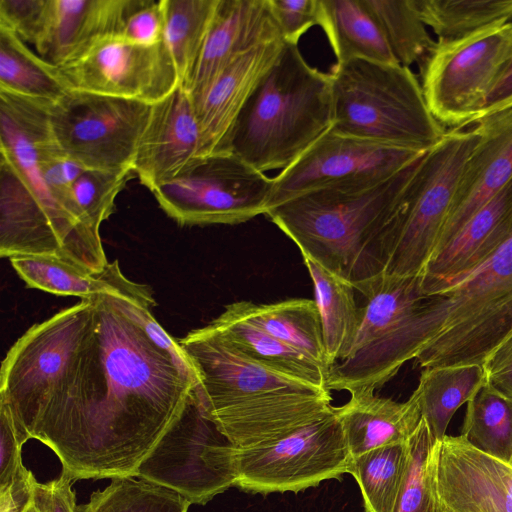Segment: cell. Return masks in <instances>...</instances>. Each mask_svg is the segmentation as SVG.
<instances>
[{"mask_svg": "<svg viewBox=\"0 0 512 512\" xmlns=\"http://www.w3.org/2000/svg\"><path fill=\"white\" fill-rule=\"evenodd\" d=\"M285 43L298 45L299 39L319 25L320 0H268Z\"/></svg>", "mask_w": 512, "mask_h": 512, "instance_id": "60d3db41", "label": "cell"}, {"mask_svg": "<svg viewBox=\"0 0 512 512\" xmlns=\"http://www.w3.org/2000/svg\"><path fill=\"white\" fill-rule=\"evenodd\" d=\"M143 0H48L39 56L62 66L101 38L118 35Z\"/></svg>", "mask_w": 512, "mask_h": 512, "instance_id": "603a6c76", "label": "cell"}, {"mask_svg": "<svg viewBox=\"0 0 512 512\" xmlns=\"http://www.w3.org/2000/svg\"><path fill=\"white\" fill-rule=\"evenodd\" d=\"M34 475L27 468L0 490V512H25L32 504Z\"/></svg>", "mask_w": 512, "mask_h": 512, "instance_id": "7dc6e473", "label": "cell"}, {"mask_svg": "<svg viewBox=\"0 0 512 512\" xmlns=\"http://www.w3.org/2000/svg\"><path fill=\"white\" fill-rule=\"evenodd\" d=\"M284 43H265L236 58L193 104L200 132V157L229 152L230 136L241 110L277 61Z\"/></svg>", "mask_w": 512, "mask_h": 512, "instance_id": "7402d4cb", "label": "cell"}, {"mask_svg": "<svg viewBox=\"0 0 512 512\" xmlns=\"http://www.w3.org/2000/svg\"><path fill=\"white\" fill-rule=\"evenodd\" d=\"M474 127L478 140L463 167L435 250L512 180V108L482 118Z\"/></svg>", "mask_w": 512, "mask_h": 512, "instance_id": "ffe728a7", "label": "cell"}, {"mask_svg": "<svg viewBox=\"0 0 512 512\" xmlns=\"http://www.w3.org/2000/svg\"><path fill=\"white\" fill-rule=\"evenodd\" d=\"M178 343L206 412L237 448L273 440L332 406L330 390L250 358L208 325Z\"/></svg>", "mask_w": 512, "mask_h": 512, "instance_id": "7a4b0ae2", "label": "cell"}, {"mask_svg": "<svg viewBox=\"0 0 512 512\" xmlns=\"http://www.w3.org/2000/svg\"><path fill=\"white\" fill-rule=\"evenodd\" d=\"M477 140L475 127L451 129L422 157L388 227L384 274L421 275L438 244L463 167Z\"/></svg>", "mask_w": 512, "mask_h": 512, "instance_id": "9c48e42d", "label": "cell"}, {"mask_svg": "<svg viewBox=\"0 0 512 512\" xmlns=\"http://www.w3.org/2000/svg\"><path fill=\"white\" fill-rule=\"evenodd\" d=\"M207 325L250 358L328 389L329 370L327 368L272 337L238 314L230 305H227L225 310Z\"/></svg>", "mask_w": 512, "mask_h": 512, "instance_id": "f1b7e54d", "label": "cell"}, {"mask_svg": "<svg viewBox=\"0 0 512 512\" xmlns=\"http://www.w3.org/2000/svg\"><path fill=\"white\" fill-rule=\"evenodd\" d=\"M58 67L71 90L150 105L180 84L164 40L155 45H140L118 35L107 36Z\"/></svg>", "mask_w": 512, "mask_h": 512, "instance_id": "9a60e30c", "label": "cell"}, {"mask_svg": "<svg viewBox=\"0 0 512 512\" xmlns=\"http://www.w3.org/2000/svg\"><path fill=\"white\" fill-rule=\"evenodd\" d=\"M72 482L73 479L64 472L46 483L34 478L32 503L37 512H77Z\"/></svg>", "mask_w": 512, "mask_h": 512, "instance_id": "f6af8a7d", "label": "cell"}, {"mask_svg": "<svg viewBox=\"0 0 512 512\" xmlns=\"http://www.w3.org/2000/svg\"><path fill=\"white\" fill-rule=\"evenodd\" d=\"M0 255L47 256L64 261L44 207L15 166L0 156Z\"/></svg>", "mask_w": 512, "mask_h": 512, "instance_id": "cb8c5ba5", "label": "cell"}, {"mask_svg": "<svg viewBox=\"0 0 512 512\" xmlns=\"http://www.w3.org/2000/svg\"><path fill=\"white\" fill-rule=\"evenodd\" d=\"M436 443L421 419L408 440V463L394 512H440L435 486Z\"/></svg>", "mask_w": 512, "mask_h": 512, "instance_id": "f35d334b", "label": "cell"}, {"mask_svg": "<svg viewBox=\"0 0 512 512\" xmlns=\"http://www.w3.org/2000/svg\"><path fill=\"white\" fill-rule=\"evenodd\" d=\"M329 74L334 131L420 153L446 133L410 68L353 59L336 62Z\"/></svg>", "mask_w": 512, "mask_h": 512, "instance_id": "52a82bcc", "label": "cell"}, {"mask_svg": "<svg viewBox=\"0 0 512 512\" xmlns=\"http://www.w3.org/2000/svg\"><path fill=\"white\" fill-rule=\"evenodd\" d=\"M200 157V132L190 96L179 84L151 105L133 161L151 192L186 171Z\"/></svg>", "mask_w": 512, "mask_h": 512, "instance_id": "ac0fdd59", "label": "cell"}, {"mask_svg": "<svg viewBox=\"0 0 512 512\" xmlns=\"http://www.w3.org/2000/svg\"><path fill=\"white\" fill-rule=\"evenodd\" d=\"M165 17L162 0H143L127 18L118 36L140 45H155L164 40Z\"/></svg>", "mask_w": 512, "mask_h": 512, "instance_id": "7bdbcfd3", "label": "cell"}, {"mask_svg": "<svg viewBox=\"0 0 512 512\" xmlns=\"http://www.w3.org/2000/svg\"><path fill=\"white\" fill-rule=\"evenodd\" d=\"M162 4L164 42L183 84L198 61L219 0H162Z\"/></svg>", "mask_w": 512, "mask_h": 512, "instance_id": "e575fe53", "label": "cell"}, {"mask_svg": "<svg viewBox=\"0 0 512 512\" xmlns=\"http://www.w3.org/2000/svg\"><path fill=\"white\" fill-rule=\"evenodd\" d=\"M329 73L310 66L298 45L284 43L233 127L229 152L265 173L285 169L332 127Z\"/></svg>", "mask_w": 512, "mask_h": 512, "instance_id": "277c9868", "label": "cell"}, {"mask_svg": "<svg viewBox=\"0 0 512 512\" xmlns=\"http://www.w3.org/2000/svg\"><path fill=\"white\" fill-rule=\"evenodd\" d=\"M435 486L440 512H512V465L461 435L437 440Z\"/></svg>", "mask_w": 512, "mask_h": 512, "instance_id": "e0dca14e", "label": "cell"}, {"mask_svg": "<svg viewBox=\"0 0 512 512\" xmlns=\"http://www.w3.org/2000/svg\"><path fill=\"white\" fill-rule=\"evenodd\" d=\"M237 447L205 410L197 386L182 411L139 465L140 478L205 505L235 486Z\"/></svg>", "mask_w": 512, "mask_h": 512, "instance_id": "30bf717a", "label": "cell"}, {"mask_svg": "<svg viewBox=\"0 0 512 512\" xmlns=\"http://www.w3.org/2000/svg\"><path fill=\"white\" fill-rule=\"evenodd\" d=\"M418 328L422 368L484 364L512 334V230L457 285L424 297Z\"/></svg>", "mask_w": 512, "mask_h": 512, "instance_id": "5b68a950", "label": "cell"}, {"mask_svg": "<svg viewBox=\"0 0 512 512\" xmlns=\"http://www.w3.org/2000/svg\"><path fill=\"white\" fill-rule=\"evenodd\" d=\"M378 22L397 62L419 65L432 51L435 41L415 11L411 0H364Z\"/></svg>", "mask_w": 512, "mask_h": 512, "instance_id": "8d00e7d4", "label": "cell"}, {"mask_svg": "<svg viewBox=\"0 0 512 512\" xmlns=\"http://www.w3.org/2000/svg\"><path fill=\"white\" fill-rule=\"evenodd\" d=\"M25 512H37V510L32 503Z\"/></svg>", "mask_w": 512, "mask_h": 512, "instance_id": "681fc988", "label": "cell"}, {"mask_svg": "<svg viewBox=\"0 0 512 512\" xmlns=\"http://www.w3.org/2000/svg\"><path fill=\"white\" fill-rule=\"evenodd\" d=\"M485 385L482 365H452L422 369L417 388L412 393L422 419L436 440L446 436L455 412L471 400Z\"/></svg>", "mask_w": 512, "mask_h": 512, "instance_id": "4dcf8cb0", "label": "cell"}, {"mask_svg": "<svg viewBox=\"0 0 512 512\" xmlns=\"http://www.w3.org/2000/svg\"><path fill=\"white\" fill-rule=\"evenodd\" d=\"M351 456L372 449L405 443L417 429L422 416L416 397L397 402L375 393L352 394L342 406L334 407Z\"/></svg>", "mask_w": 512, "mask_h": 512, "instance_id": "484cf974", "label": "cell"}, {"mask_svg": "<svg viewBox=\"0 0 512 512\" xmlns=\"http://www.w3.org/2000/svg\"><path fill=\"white\" fill-rule=\"evenodd\" d=\"M9 260L28 288L81 299L110 294L150 310L156 306L151 287L128 279L117 260L97 273L47 256H14Z\"/></svg>", "mask_w": 512, "mask_h": 512, "instance_id": "d4e9b609", "label": "cell"}, {"mask_svg": "<svg viewBox=\"0 0 512 512\" xmlns=\"http://www.w3.org/2000/svg\"><path fill=\"white\" fill-rule=\"evenodd\" d=\"M22 446L9 408L0 403V490L26 469L21 459Z\"/></svg>", "mask_w": 512, "mask_h": 512, "instance_id": "ee69618b", "label": "cell"}, {"mask_svg": "<svg viewBox=\"0 0 512 512\" xmlns=\"http://www.w3.org/2000/svg\"><path fill=\"white\" fill-rule=\"evenodd\" d=\"M272 185V178L226 152L199 157L152 194L181 226L235 225L267 212Z\"/></svg>", "mask_w": 512, "mask_h": 512, "instance_id": "4fadbf2b", "label": "cell"}, {"mask_svg": "<svg viewBox=\"0 0 512 512\" xmlns=\"http://www.w3.org/2000/svg\"><path fill=\"white\" fill-rule=\"evenodd\" d=\"M0 91L52 106L72 90L58 66L34 54L0 24Z\"/></svg>", "mask_w": 512, "mask_h": 512, "instance_id": "1f68e13d", "label": "cell"}, {"mask_svg": "<svg viewBox=\"0 0 512 512\" xmlns=\"http://www.w3.org/2000/svg\"><path fill=\"white\" fill-rule=\"evenodd\" d=\"M460 435L483 453L512 464V400L482 386L467 402Z\"/></svg>", "mask_w": 512, "mask_h": 512, "instance_id": "d590c367", "label": "cell"}, {"mask_svg": "<svg viewBox=\"0 0 512 512\" xmlns=\"http://www.w3.org/2000/svg\"><path fill=\"white\" fill-rule=\"evenodd\" d=\"M284 41L268 0H219L198 61L181 84L194 104L242 54Z\"/></svg>", "mask_w": 512, "mask_h": 512, "instance_id": "d6986e66", "label": "cell"}, {"mask_svg": "<svg viewBox=\"0 0 512 512\" xmlns=\"http://www.w3.org/2000/svg\"><path fill=\"white\" fill-rule=\"evenodd\" d=\"M319 26L337 63L361 59L399 64L364 0H320Z\"/></svg>", "mask_w": 512, "mask_h": 512, "instance_id": "4316f807", "label": "cell"}, {"mask_svg": "<svg viewBox=\"0 0 512 512\" xmlns=\"http://www.w3.org/2000/svg\"><path fill=\"white\" fill-rule=\"evenodd\" d=\"M129 302L96 296L95 324L33 433L73 481L136 477L198 384L188 359L155 343Z\"/></svg>", "mask_w": 512, "mask_h": 512, "instance_id": "6da1fadb", "label": "cell"}, {"mask_svg": "<svg viewBox=\"0 0 512 512\" xmlns=\"http://www.w3.org/2000/svg\"><path fill=\"white\" fill-rule=\"evenodd\" d=\"M423 156L388 178L308 191L265 215L301 254L346 279L358 291L385 273L388 226Z\"/></svg>", "mask_w": 512, "mask_h": 512, "instance_id": "3957f363", "label": "cell"}, {"mask_svg": "<svg viewBox=\"0 0 512 512\" xmlns=\"http://www.w3.org/2000/svg\"><path fill=\"white\" fill-rule=\"evenodd\" d=\"M512 230V180L430 256L420 275L424 295L442 293L480 266Z\"/></svg>", "mask_w": 512, "mask_h": 512, "instance_id": "44dd1931", "label": "cell"}, {"mask_svg": "<svg viewBox=\"0 0 512 512\" xmlns=\"http://www.w3.org/2000/svg\"><path fill=\"white\" fill-rule=\"evenodd\" d=\"M482 366L485 384L512 400V334L488 356Z\"/></svg>", "mask_w": 512, "mask_h": 512, "instance_id": "bcb514c9", "label": "cell"}, {"mask_svg": "<svg viewBox=\"0 0 512 512\" xmlns=\"http://www.w3.org/2000/svg\"><path fill=\"white\" fill-rule=\"evenodd\" d=\"M77 512H188V500L173 490L135 477L111 479Z\"/></svg>", "mask_w": 512, "mask_h": 512, "instance_id": "74e56055", "label": "cell"}, {"mask_svg": "<svg viewBox=\"0 0 512 512\" xmlns=\"http://www.w3.org/2000/svg\"><path fill=\"white\" fill-rule=\"evenodd\" d=\"M364 305L347 354L330 368L329 390L375 393L420 352L419 306L426 296L419 276L383 274L360 290Z\"/></svg>", "mask_w": 512, "mask_h": 512, "instance_id": "ba28073f", "label": "cell"}, {"mask_svg": "<svg viewBox=\"0 0 512 512\" xmlns=\"http://www.w3.org/2000/svg\"><path fill=\"white\" fill-rule=\"evenodd\" d=\"M48 0H0V24L35 45L45 22Z\"/></svg>", "mask_w": 512, "mask_h": 512, "instance_id": "b9f144b4", "label": "cell"}, {"mask_svg": "<svg viewBox=\"0 0 512 512\" xmlns=\"http://www.w3.org/2000/svg\"><path fill=\"white\" fill-rule=\"evenodd\" d=\"M511 59L512 21L461 39L436 41L419 65L432 115L444 127L472 125Z\"/></svg>", "mask_w": 512, "mask_h": 512, "instance_id": "8fae6325", "label": "cell"}, {"mask_svg": "<svg viewBox=\"0 0 512 512\" xmlns=\"http://www.w3.org/2000/svg\"><path fill=\"white\" fill-rule=\"evenodd\" d=\"M425 153L344 135L331 128L272 178L267 211L315 189L388 178Z\"/></svg>", "mask_w": 512, "mask_h": 512, "instance_id": "2e32d148", "label": "cell"}, {"mask_svg": "<svg viewBox=\"0 0 512 512\" xmlns=\"http://www.w3.org/2000/svg\"><path fill=\"white\" fill-rule=\"evenodd\" d=\"M133 172L86 169L71 186V200L80 222L100 234L101 224L115 209V200Z\"/></svg>", "mask_w": 512, "mask_h": 512, "instance_id": "ab89813d", "label": "cell"}, {"mask_svg": "<svg viewBox=\"0 0 512 512\" xmlns=\"http://www.w3.org/2000/svg\"><path fill=\"white\" fill-rule=\"evenodd\" d=\"M438 42L461 39L512 21V0H411Z\"/></svg>", "mask_w": 512, "mask_h": 512, "instance_id": "d6a6232c", "label": "cell"}, {"mask_svg": "<svg viewBox=\"0 0 512 512\" xmlns=\"http://www.w3.org/2000/svg\"><path fill=\"white\" fill-rule=\"evenodd\" d=\"M512 108V59L506 65L494 86L487 95L485 102L478 116L477 121L490 115Z\"/></svg>", "mask_w": 512, "mask_h": 512, "instance_id": "c3c4849f", "label": "cell"}, {"mask_svg": "<svg viewBox=\"0 0 512 512\" xmlns=\"http://www.w3.org/2000/svg\"><path fill=\"white\" fill-rule=\"evenodd\" d=\"M351 454L334 407L273 440L236 450L235 486L251 492H299L348 473Z\"/></svg>", "mask_w": 512, "mask_h": 512, "instance_id": "7c38bea8", "label": "cell"}, {"mask_svg": "<svg viewBox=\"0 0 512 512\" xmlns=\"http://www.w3.org/2000/svg\"><path fill=\"white\" fill-rule=\"evenodd\" d=\"M151 105L70 91L49 108L62 151L85 169L133 172L132 166Z\"/></svg>", "mask_w": 512, "mask_h": 512, "instance_id": "5bb4252c", "label": "cell"}, {"mask_svg": "<svg viewBox=\"0 0 512 512\" xmlns=\"http://www.w3.org/2000/svg\"><path fill=\"white\" fill-rule=\"evenodd\" d=\"M229 305L272 337L309 356L330 372L314 300L297 298L269 304L243 300Z\"/></svg>", "mask_w": 512, "mask_h": 512, "instance_id": "83f0119b", "label": "cell"}, {"mask_svg": "<svg viewBox=\"0 0 512 512\" xmlns=\"http://www.w3.org/2000/svg\"><path fill=\"white\" fill-rule=\"evenodd\" d=\"M408 457V441L351 456L348 473L360 487L365 512H394Z\"/></svg>", "mask_w": 512, "mask_h": 512, "instance_id": "836d02e7", "label": "cell"}, {"mask_svg": "<svg viewBox=\"0 0 512 512\" xmlns=\"http://www.w3.org/2000/svg\"><path fill=\"white\" fill-rule=\"evenodd\" d=\"M312 279L327 362L331 368L349 351L360 322L355 287L308 255L301 254Z\"/></svg>", "mask_w": 512, "mask_h": 512, "instance_id": "f546056e", "label": "cell"}, {"mask_svg": "<svg viewBox=\"0 0 512 512\" xmlns=\"http://www.w3.org/2000/svg\"><path fill=\"white\" fill-rule=\"evenodd\" d=\"M512 465V464H511Z\"/></svg>", "mask_w": 512, "mask_h": 512, "instance_id": "f907efd6", "label": "cell"}, {"mask_svg": "<svg viewBox=\"0 0 512 512\" xmlns=\"http://www.w3.org/2000/svg\"><path fill=\"white\" fill-rule=\"evenodd\" d=\"M0 152L44 207L60 241L64 261L91 272H102L109 262L100 234L80 222L71 200V186L86 169L58 145L49 107L1 93Z\"/></svg>", "mask_w": 512, "mask_h": 512, "instance_id": "8992f818", "label": "cell"}]
</instances>
